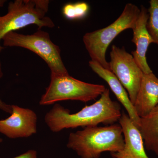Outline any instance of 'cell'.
<instances>
[{
  "instance_id": "6da1fadb",
  "label": "cell",
  "mask_w": 158,
  "mask_h": 158,
  "mask_svg": "<svg viewBox=\"0 0 158 158\" xmlns=\"http://www.w3.org/2000/svg\"><path fill=\"white\" fill-rule=\"evenodd\" d=\"M93 104L86 106L74 114L59 104H56L46 114L45 123L55 133L65 129L97 126L100 123L113 124L121 117L120 105L112 100L107 88Z\"/></svg>"
},
{
  "instance_id": "7a4b0ae2",
  "label": "cell",
  "mask_w": 158,
  "mask_h": 158,
  "mask_svg": "<svg viewBox=\"0 0 158 158\" xmlns=\"http://www.w3.org/2000/svg\"><path fill=\"white\" fill-rule=\"evenodd\" d=\"M124 146L122 128L117 124L88 127L71 133L67 144L82 158H99L102 152H118Z\"/></svg>"
},
{
  "instance_id": "3957f363",
  "label": "cell",
  "mask_w": 158,
  "mask_h": 158,
  "mask_svg": "<svg viewBox=\"0 0 158 158\" xmlns=\"http://www.w3.org/2000/svg\"><path fill=\"white\" fill-rule=\"evenodd\" d=\"M49 1L47 0H15L9 3L8 12L0 15V52L4 49L1 41L11 32L36 25L38 29L53 28L55 24L47 16Z\"/></svg>"
},
{
  "instance_id": "277c9868",
  "label": "cell",
  "mask_w": 158,
  "mask_h": 158,
  "mask_svg": "<svg viewBox=\"0 0 158 158\" xmlns=\"http://www.w3.org/2000/svg\"><path fill=\"white\" fill-rule=\"evenodd\" d=\"M140 12V9L138 6L128 3L120 16L110 25L85 34L83 37V42L91 60L110 70L109 62L106 58L108 47L122 31L133 29Z\"/></svg>"
},
{
  "instance_id": "5b68a950",
  "label": "cell",
  "mask_w": 158,
  "mask_h": 158,
  "mask_svg": "<svg viewBox=\"0 0 158 158\" xmlns=\"http://www.w3.org/2000/svg\"><path fill=\"white\" fill-rule=\"evenodd\" d=\"M2 40L4 46L22 48L37 54L48 65L51 76L69 74L62 61L59 47L51 40L49 34L41 29L31 35L11 32Z\"/></svg>"
},
{
  "instance_id": "8992f818",
  "label": "cell",
  "mask_w": 158,
  "mask_h": 158,
  "mask_svg": "<svg viewBox=\"0 0 158 158\" xmlns=\"http://www.w3.org/2000/svg\"><path fill=\"white\" fill-rule=\"evenodd\" d=\"M104 85L90 84L65 75H51V81L40 101V105L47 106L56 102L76 100L87 102L101 96L106 90Z\"/></svg>"
},
{
  "instance_id": "52a82bcc",
  "label": "cell",
  "mask_w": 158,
  "mask_h": 158,
  "mask_svg": "<svg viewBox=\"0 0 158 158\" xmlns=\"http://www.w3.org/2000/svg\"><path fill=\"white\" fill-rule=\"evenodd\" d=\"M110 58L109 62L110 70L127 90L134 105L144 73L137 65L132 55L127 52L124 47L120 48L116 45L112 46Z\"/></svg>"
},
{
  "instance_id": "ba28073f",
  "label": "cell",
  "mask_w": 158,
  "mask_h": 158,
  "mask_svg": "<svg viewBox=\"0 0 158 158\" xmlns=\"http://www.w3.org/2000/svg\"><path fill=\"white\" fill-rule=\"evenodd\" d=\"M12 106L11 116L0 120V133L9 138H28L37 133V117L33 110Z\"/></svg>"
},
{
  "instance_id": "9c48e42d",
  "label": "cell",
  "mask_w": 158,
  "mask_h": 158,
  "mask_svg": "<svg viewBox=\"0 0 158 158\" xmlns=\"http://www.w3.org/2000/svg\"><path fill=\"white\" fill-rule=\"evenodd\" d=\"M149 18L148 9L141 6L140 14L132 29L133 38L132 41L136 45V50L132 52V55L135 61L143 73H152L146 59V53L148 47L154 43L147 28V24Z\"/></svg>"
},
{
  "instance_id": "30bf717a",
  "label": "cell",
  "mask_w": 158,
  "mask_h": 158,
  "mask_svg": "<svg viewBox=\"0 0 158 158\" xmlns=\"http://www.w3.org/2000/svg\"><path fill=\"white\" fill-rule=\"evenodd\" d=\"M123 132L124 146L123 149L117 152L111 153L114 158H149L144 149V140L140 130L129 116L122 113L119 120Z\"/></svg>"
},
{
  "instance_id": "8fae6325",
  "label": "cell",
  "mask_w": 158,
  "mask_h": 158,
  "mask_svg": "<svg viewBox=\"0 0 158 158\" xmlns=\"http://www.w3.org/2000/svg\"><path fill=\"white\" fill-rule=\"evenodd\" d=\"M89 65L95 73L107 83L116 98L127 111L130 118L136 126L139 128L140 117L136 113L128 94L121 82L111 71L103 68L97 62L90 60L89 62Z\"/></svg>"
},
{
  "instance_id": "7c38bea8",
  "label": "cell",
  "mask_w": 158,
  "mask_h": 158,
  "mask_svg": "<svg viewBox=\"0 0 158 158\" xmlns=\"http://www.w3.org/2000/svg\"><path fill=\"white\" fill-rule=\"evenodd\" d=\"M158 105V78L152 73L143 74L134 107L143 118Z\"/></svg>"
},
{
  "instance_id": "4fadbf2b",
  "label": "cell",
  "mask_w": 158,
  "mask_h": 158,
  "mask_svg": "<svg viewBox=\"0 0 158 158\" xmlns=\"http://www.w3.org/2000/svg\"><path fill=\"white\" fill-rule=\"evenodd\" d=\"M139 129L146 149L158 155V105L147 116L140 118Z\"/></svg>"
},
{
  "instance_id": "5bb4252c",
  "label": "cell",
  "mask_w": 158,
  "mask_h": 158,
  "mask_svg": "<svg viewBox=\"0 0 158 158\" xmlns=\"http://www.w3.org/2000/svg\"><path fill=\"white\" fill-rule=\"evenodd\" d=\"M148 9L149 18L147 24L148 31L158 47V0H151Z\"/></svg>"
},
{
  "instance_id": "9a60e30c",
  "label": "cell",
  "mask_w": 158,
  "mask_h": 158,
  "mask_svg": "<svg viewBox=\"0 0 158 158\" xmlns=\"http://www.w3.org/2000/svg\"><path fill=\"white\" fill-rule=\"evenodd\" d=\"M89 6L84 2L65 5L62 9V13L65 18L69 20L81 19L88 14Z\"/></svg>"
},
{
  "instance_id": "2e32d148",
  "label": "cell",
  "mask_w": 158,
  "mask_h": 158,
  "mask_svg": "<svg viewBox=\"0 0 158 158\" xmlns=\"http://www.w3.org/2000/svg\"><path fill=\"white\" fill-rule=\"evenodd\" d=\"M3 76V72L2 69V63L0 60V80ZM0 110H2L6 113H12V106L11 105H8L3 102L0 99Z\"/></svg>"
},
{
  "instance_id": "e0dca14e",
  "label": "cell",
  "mask_w": 158,
  "mask_h": 158,
  "mask_svg": "<svg viewBox=\"0 0 158 158\" xmlns=\"http://www.w3.org/2000/svg\"><path fill=\"white\" fill-rule=\"evenodd\" d=\"M14 158H37V152L34 150H30L27 152Z\"/></svg>"
},
{
  "instance_id": "ac0fdd59",
  "label": "cell",
  "mask_w": 158,
  "mask_h": 158,
  "mask_svg": "<svg viewBox=\"0 0 158 158\" xmlns=\"http://www.w3.org/2000/svg\"><path fill=\"white\" fill-rule=\"evenodd\" d=\"M6 2V0H0V8H2L4 6Z\"/></svg>"
},
{
  "instance_id": "d6986e66",
  "label": "cell",
  "mask_w": 158,
  "mask_h": 158,
  "mask_svg": "<svg viewBox=\"0 0 158 158\" xmlns=\"http://www.w3.org/2000/svg\"><path fill=\"white\" fill-rule=\"evenodd\" d=\"M3 141V139H2V138H0V143H1V142H2Z\"/></svg>"
}]
</instances>
